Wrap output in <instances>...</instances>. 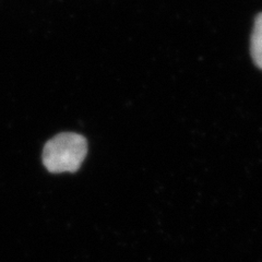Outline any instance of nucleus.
<instances>
[{"label": "nucleus", "mask_w": 262, "mask_h": 262, "mask_svg": "<svg viewBox=\"0 0 262 262\" xmlns=\"http://www.w3.org/2000/svg\"><path fill=\"white\" fill-rule=\"evenodd\" d=\"M88 153L85 138L73 133H62L49 140L43 150L44 166L51 173L77 171Z\"/></svg>", "instance_id": "f257e3e1"}, {"label": "nucleus", "mask_w": 262, "mask_h": 262, "mask_svg": "<svg viewBox=\"0 0 262 262\" xmlns=\"http://www.w3.org/2000/svg\"><path fill=\"white\" fill-rule=\"evenodd\" d=\"M250 53L252 60L262 70V12L257 15L253 24L250 40Z\"/></svg>", "instance_id": "f03ea898"}]
</instances>
